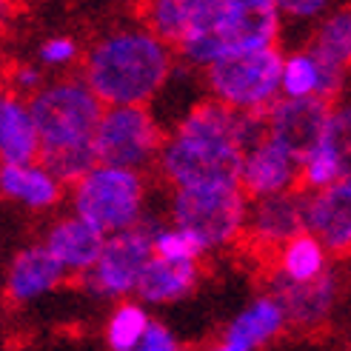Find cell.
Wrapping results in <instances>:
<instances>
[{
  "label": "cell",
  "mask_w": 351,
  "mask_h": 351,
  "mask_svg": "<svg viewBox=\"0 0 351 351\" xmlns=\"http://www.w3.org/2000/svg\"><path fill=\"white\" fill-rule=\"evenodd\" d=\"M308 51L320 63L346 75V69H351V9L328 14L314 34Z\"/></svg>",
  "instance_id": "7402d4cb"
},
{
  "label": "cell",
  "mask_w": 351,
  "mask_h": 351,
  "mask_svg": "<svg viewBox=\"0 0 351 351\" xmlns=\"http://www.w3.org/2000/svg\"><path fill=\"white\" fill-rule=\"evenodd\" d=\"M154 260V234L146 226L112 234L106 240L97 266L83 274V283H89L92 291L103 297H123L129 291H137L140 277Z\"/></svg>",
  "instance_id": "9c48e42d"
},
{
  "label": "cell",
  "mask_w": 351,
  "mask_h": 351,
  "mask_svg": "<svg viewBox=\"0 0 351 351\" xmlns=\"http://www.w3.org/2000/svg\"><path fill=\"white\" fill-rule=\"evenodd\" d=\"M266 137V114H245L217 100H203L166 137L157 166L178 191L240 186L245 152Z\"/></svg>",
  "instance_id": "6da1fadb"
},
{
  "label": "cell",
  "mask_w": 351,
  "mask_h": 351,
  "mask_svg": "<svg viewBox=\"0 0 351 351\" xmlns=\"http://www.w3.org/2000/svg\"><path fill=\"white\" fill-rule=\"evenodd\" d=\"M66 274L69 271L63 269V263L49 252L46 243L29 245V249L17 252L12 260L6 291L14 303H26V300H34V297H40L55 286H60Z\"/></svg>",
  "instance_id": "2e32d148"
},
{
  "label": "cell",
  "mask_w": 351,
  "mask_h": 351,
  "mask_svg": "<svg viewBox=\"0 0 351 351\" xmlns=\"http://www.w3.org/2000/svg\"><path fill=\"white\" fill-rule=\"evenodd\" d=\"M277 269H280V280H286V283H297V286L314 283V280L326 274V245L314 234L303 232L280 252Z\"/></svg>",
  "instance_id": "44dd1931"
},
{
  "label": "cell",
  "mask_w": 351,
  "mask_h": 351,
  "mask_svg": "<svg viewBox=\"0 0 351 351\" xmlns=\"http://www.w3.org/2000/svg\"><path fill=\"white\" fill-rule=\"evenodd\" d=\"M208 252L206 245L183 229H160L154 232V254L163 257V260H171V263H197L200 254Z\"/></svg>",
  "instance_id": "4316f807"
},
{
  "label": "cell",
  "mask_w": 351,
  "mask_h": 351,
  "mask_svg": "<svg viewBox=\"0 0 351 351\" xmlns=\"http://www.w3.org/2000/svg\"><path fill=\"white\" fill-rule=\"evenodd\" d=\"M171 72L169 46L149 29H126L100 38L83 60L86 86L106 106H143Z\"/></svg>",
  "instance_id": "3957f363"
},
{
  "label": "cell",
  "mask_w": 351,
  "mask_h": 351,
  "mask_svg": "<svg viewBox=\"0 0 351 351\" xmlns=\"http://www.w3.org/2000/svg\"><path fill=\"white\" fill-rule=\"evenodd\" d=\"M335 183H340V169H337L335 154H331L326 146H317L300 163V189L314 195V191L331 189Z\"/></svg>",
  "instance_id": "83f0119b"
},
{
  "label": "cell",
  "mask_w": 351,
  "mask_h": 351,
  "mask_svg": "<svg viewBox=\"0 0 351 351\" xmlns=\"http://www.w3.org/2000/svg\"><path fill=\"white\" fill-rule=\"evenodd\" d=\"M323 9H326L323 0H286V3H280V12L291 17H314Z\"/></svg>",
  "instance_id": "4dcf8cb0"
},
{
  "label": "cell",
  "mask_w": 351,
  "mask_h": 351,
  "mask_svg": "<svg viewBox=\"0 0 351 351\" xmlns=\"http://www.w3.org/2000/svg\"><path fill=\"white\" fill-rule=\"evenodd\" d=\"M149 326H152V320L143 306H137V303L117 306V311L112 314V320L106 326L109 348L112 351H137L149 335Z\"/></svg>",
  "instance_id": "d4e9b609"
},
{
  "label": "cell",
  "mask_w": 351,
  "mask_h": 351,
  "mask_svg": "<svg viewBox=\"0 0 351 351\" xmlns=\"http://www.w3.org/2000/svg\"><path fill=\"white\" fill-rule=\"evenodd\" d=\"M106 240H109L106 234L80 217L58 220L46 234L49 252L63 263L66 271L75 274H89L97 266L103 249H106Z\"/></svg>",
  "instance_id": "9a60e30c"
},
{
  "label": "cell",
  "mask_w": 351,
  "mask_h": 351,
  "mask_svg": "<svg viewBox=\"0 0 351 351\" xmlns=\"http://www.w3.org/2000/svg\"><path fill=\"white\" fill-rule=\"evenodd\" d=\"M331 114H335V103L326 97H283L266 112L269 137L303 163L314 149L323 146Z\"/></svg>",
  "instance_id": "8fae6325"
},
{
  "label": "cell",
  "mask_w": 351,
  "mask_h": 351,
  "mask_svg": "<svg viewBox=\"0 0 351 351\" xmlns=\"http://www.w3.org/2000/svg\"><path fill=\"white\" fill-rule=\"evenodd\" d=\"M323 146L335 154L340 180H351V106H337L328 120Z\"/></svg>",
  "instance_id": "484cf974"
},
{
  "label": "cell",
  "mask_w": 351,
  "mask_h": 351,
  "mask_svg": "<svg viewBox=\"0 0 351 351\" xmlns=\"http://www.w3.org/2000/svg\"><path fill=\"white\" fill-rule=\"evenodd\" d=\"M75 212L103 234H120L140 226L143 178L140 171L97 166L75 186Z\"/></svg>",
  "instance_id": "52a82bcc"
},
{
  "label": "cell",
  "mask_w": 351,
  "mask_h": 351,
  "mask_svg": "<svg viewBox=\"0 0 351 351\" xmlns=\"http://www.w3.org/2000/svg\"><path fill=\"white\" fill-rule=\"evenodd\" d=\"M29 109L40 132V166L51 178L77 186L100 166L97 129L106 114V103L86 86V80L43 86L29 100Z\"/></svg>",
  "instance_id": "7a4b0ae2"
},
{
  "label": "cell",
  "mask_w": 351,
  "mask_h": 351,
  "mask_svg": "<svg viewBox=\"0 0 351 351\" xmlns=\"http://www.w3.org/2000/svg\"><path fill=\"white\" fill-rule=\"evenodd\" d=\"M306 215H308V195L303 189L289 191V195L257 200L249 206V220H245L243 240L252 249V254L263 257H280L286 245L306 232Z\"/></svg>",
  "instance_id": "30bf717a"
},
{
  "label": "cell",
  "mask_w": 351,
  "mask_h": 351,
  "mask_svg": "<svg viewBox=\"0 0 351 351\" xmlns=\"http://www.w3.org/2000/svg\"><path fill=\"white\" fill-rule=\"evenodd\" d=\"M283 97H323V69L311 51H297L283 63Z\"/></svg>",
  "instance_id": "cb8c5ba5"
},
{
  "label": "cell",
  "mask_w": 351,
  "mask_h": 351,
  "mask_svg": "<svg viewBox=\"0 0 351 351\" xmlns=\"http://www.w3.org/2000/svg\"><path fill=\"white\" fill-rule=\"evenodd\" d=\"M280 32V3L274 0H220L212 32L178 46L180 58L212 69L237 51L274 49Z\"/></svg>",
  "instance_id": "277c9868"
},
{
  "label": "cell",
  "mask_w": 351,
  "mask_h": 351,
  "mask_svg": "<svg viewBox=\"0 0 351 351\" xmlns=\"http://www.w3.org/2000/svg\"><path fill=\"white\" fill-rule=\"evenodd\" d=\"M9 80L14 83V89L21 92V95L34 97V95L40 92V72H38L34 66H17Z\"/></svg>",
  "instance_id": "f546056e"
},
{
  "label": "cell",
  "mask_w": 351,
  "mask_h": 351,
  "mask_svg": "<svg viewBox=\"0 0 351 351\" xmlns=\"http://www.w3.org/2000/svg\"><path fill=\"white\" fill-rule=\"evenodd\" d=\"M166 137L146 106H106L97 129V160L109 169L140 171L160 160Z\"/></svg>",
  "instance_id": "ba28073f"
},
{
  "label": "cell",
  "mask_w": 351,
  "mask_h": 351,
  "mask_svg": "<svg viewBox=\"0 0 351 351\" xmlns=\"http://www.w3.org/2000/svg\"><path fill=\"white\" fill-rule=\"evenodd\" d=\"M286 311L277 303V297H257V300L240 311L226 328L223 346L229 351H257L269 340H274L286 326Z\"/></svg>",
  "instance_id": "e0dca14e"
},
{
  "label": "cell",
  "mask_w": 351,
  "mask_h": 351,
  "mask_svg": "<svg viewBox=\"0 0 351 351\" xmlns=\"http://www.w3.org/2000/svg\"><path fill=\"white\" fill-rule=\"evenodd\" d=\"M0 157L3 166L40 163V132L21 95H3L0 100Z\"/></svg>",
  "instance_id": "5bb4252c"
},
{
  "label": "cell",
  "mask_w": 351,
  "mask_h": 351,
  "mask_svg": "<svg viewBox=\"0 0 351 351\" xmlns=\"http://www.w3.org/2000/svg\"><path fill=\"white\" fill-rule=\"evenodd\" d=\"M306 232L317 237L326 252L351 254V180L308 195Z\"/></svg>",
  "instance_id": "4fadbf2b"
},
{
  "label": "cell",
  "mask_w": 351,
  "mask_h": 351,
  "mask_svg": "<svg viewBox=\"0 0 351 351\" xmlns=\"http://www.w3.org/2000/svg\"><path fill=\"white\" fill-rule=\"evenodd\" d=\"M77 58V46L75 40L69 38H51L40 46V60L49 66H63V63H72Z\"/></svg>",
  "instance_id": "f1b7e54d"
},
{
  "label": "cell",
  "mask_w": 351,
  "mask_h": 351,
  "mask_svg": "<svg viewBox=\"0 0 351 351\" xmlns=\"http://www.w3.org/2000/svg\"><path fill=\"white\" fill-rule=\"evenodd\" d=\"M60 180L40 166H3L0 169V189L12 200H21L29 208H49L60 200Z\"/></svg>",
  "instance_id": "ffe728a7"
},
{
  "label": "cell",
  "mask_w": 351,
  "mask_h": 351,
  "mask_svg": "<svg viewBox=\"0 0 351 351\" xmlns=\"http://www.w3.org/2000/svg\"><path fill=\"white\" fill-rule=\"evenodd\" d=\"M206 351H229V348H226L223 343H217V346H212V348H206Z\"/></svg>",
  "instance_id": "1f68e13d"
},
{
  "label": "cell",
  "mask_w": 351,
  "mask_h": 351,
  "mask_svg": "<svg viewBox=\"0 0 351 351\" xmlns=\"http://www.w3.org/2000/svg\"><path fill=\"white\" fill-rule=\"evenodd\" d=\"M240 189L254 203L297 191L300 189V160L280 143H274L271 137H266L263 143L245 152Z\"/></svg>",
  "instance_id": "7c38bea8"
},
{
  "label": "cell",
  "mask_w": 351,
  "mask_h": 351,
  "mask_svg": "<svg viewBox=\"0 0 351 351\" xmlns=\"http://www.w3.org/2000/svg\"><path fill=\"white\" fill-rule=\"evenodd\" d=\"M191 17H195V0H154L143 6L146 29L163 43L180 46L189 34Z\"/></svg>",
  "instance_id": "603a6c76"
},
{
  "label": "cell",
  "mask_w": 351,
  "mask_h": 351,
  "mask_svg": "<svg viewBox=\"0 0 351 351\" xmlns=\"http://www.w3.org/2000/svg\"><path fill=\"white\" fill-rule=\"evenodd\" d=\"M283 63L277 49L237 51L206 69V80L223 106L245 114H266L283 89Z\"/></svg>",
  "instance_id": "5b68a950"
},
{
  "label": "cell",
  "mask_w": 351,
  "mask_h": 351,
  "mask_svg": "<svg viewBox=\"0 0 351 351\" xmlns=\"http://www.w3.org/2000/svg\"><path fill=\"white\" fill-rule=\"evenodd\" d=\"M171 217L178 229L195 234L206 249H220L243 237L249 197L240 186L180 189L171 197Z\"/></svg>",
  "instance_id": "8992f818"
},
{
  "label": "cell",
  "mask_w": 351,
  "mask_h": 351,
  "mask_svg": "<svg viewBox=\"0 0 351 351\" xmlns=\"http://www.w3.org/2000/svg\"><path fill=\"white\" fill-rule=\"evenodd\" d=\"M200 269L197 263H171L157 257L149 263V269L140 277L137 297L146 303H169V300H180L183 294H189L197 286Z\"/></svg>",
  "instance_id": "d6986e66"
},
{
  "label": "cell",
  "mask_w": 351,
  "mask_h": 351,
  "mask_svg": "<svg viewBox=\"0 0 351 351\" xmlns=\"http://www.w3.org/2000/svg\"><path fill=\"white\" fill-rule=\"evenodd\" d=\"M277 303L283 306L286 311V320L291 326H300V328H311V326H320L326 320V314L331 311V303H335V291H337V280L331 271H326L320 280L314 283H286V280H277Z\"/></svg>",
  "instance_id": "ac0fdd59"
}]
</instances>
